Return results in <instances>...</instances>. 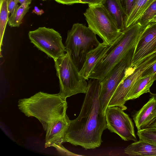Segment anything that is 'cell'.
<instances>
[{
  "instance_id": "1",
  "label": "cell",
  "mask_w": 156,
  "mask_h": 156,
  "mask_svg": "<svg viewBox=\"0 0 156 156\" xmlns=\"http://www.w3.org/2000/svg\"><path fill=\"white\" fill-rule=\"evenodd\" d=\"M100 89V80H89L80 113L76 119L70 120L65 142L85 149L100 146L102 133L107 129L105 115L102 112L99 99Z\"/></svg>"
},
{
  "instance_id": "2",
  "label": "cell",
  "mask_w": 156,
  "mask_h": 156,
  "mask_svg": "<svg viewBox=\"0 0 156 156\" xmlns=\"http://www.w3.org/2000/svg\"><path fill=\"white\" fill-rule=\"evenodd\" d=\"M18 106L27 117L37 118L45 131L48 125L66 115V98L59 93L38 92L28 98L19 100Z\"/></svg>"
},
{
  "instance_id": "3",
  "label": "cell",
  "mask_w": 156,
  "mask_h": 156,
  "mask_svg": "<svg viewBox=\"0 0 156 156\" xmlns=\"http://www.w3.org/2000/svg\"><path fill=\"white\" fill-rule=\"evenodd\" d=\"M136 23L125 29L108 47L91 72L89 78L102 80L135 47L145 28Z\"/></svg>"
},
{
  "instance_id": "4",
  "label": "cell",
  "mask_w": 156,
  "mask_h": 156,
  "mask_svg": "<svg viewBox=\"0 0 156 156\" xmlns=\"http://www.w3.org/2000/svg\"><path fill=\"white\" fill-rule=\"evenodd\" d=\"M57 76L59 80V93L65 98L76 94H86L88 83L79 73V68L73 60L70 51L54 61Z\"/></svg>"
},
{
  "instance_id": "5",
  "label": "cell",
  "mask_w": 156,
  "mask_h": 156,
  "mask_svg": "<svg viewBox=\"0 0 156 156\" xmlns=\"http://www.w3.org/2000/svg\"><path fill=\"white\" fill-rule=\"evenodd\" d=\"M100 43L96 34L89 27L77 23L74 24L68 31L65 47L70 51L79 68L80 66L82 67L88 52Z\"/></svg>"
},
{
  "instance_id": "6",
  "label": "cell",
  "mask_w": 156,
  "mask_h": 156,
  "mask_svg": "<svg viewBox=\"0 0 156 156\" xmlns=\"http://www.w3.org/2000/svg\"><path fill=\"white\" fill-rule=\"evenodd\" d=\"M83 14L88 27L102 39L104 44L110 45L121 34L102 5H88Z\"/></svg>"
},
{
  "instance_id": "7",
  "label": "cell",
  "mask_w": 156,
  "mask_h": 156,
  "mask_svg": "<svg viewBox=\"0 0 156 156\" xmlns=\"http://www.w3.org/2000/svg\"><path fill=\"white\" fill-rule=\"evenodd\" d=\"M135 48V47L131 49L109 73L100 81L99 99L102 112L104 115L112 97L130 68Z\"/></svg>"
},
{
  "instance_id": "8",
  "label": "cell",
  "mask_w": 156,
  "mask_h": 156,
  "mask_svg": "<svg viewBox=\"0 0 156 156\" xmlns=\"http://www.w3.org/2000/svg\"><path fill=\"white\" fill-rule=\"evenodd\" d=\"M28 36L31 42L36 47L54 61L66 51L61 34L52 28L39 27L30 31Z\"/></svg>"
},
{
  "instance_id": "9",
  "label": "cell",
  "mask_w": 156,
  "mask_h": 156,
  "mask_svg": "<svg viewBox=\"0 0 156 156\" xmlns=\"http://www.w3.org/2000/svg\"><path fill=\"white\" fill-rule=\"evenodd\" d=\"M156 62V52L146 57L131 70L130 68L126 76L119 84L112 97L108 107L117 106L123 111L127 108L125 105L126 96L135 83L144 72Z\"/></svg>"
},
{
  "instance_id": "10",
  "label": "cell",
  "mask_w": 156,
  "mask_h": 156,
  "mask_svg": "<svg viewBox=\"0 0 156 156\" xmlns=\"http://www.w3.org/2000/svg\"><path fill=\"white\" fill-rule=\"evenodd\" d=\"M107 129L125 141H137L133 121L128 115L117 106L107 107L105 112Z\"/></svg>"
},
{
  "instance_id": "11",
  "label": "cell",
  "mask_w": 156,
  "mask_h": 156,
  "mask_svg": "<svg viewBox=\"0 0 156 156\" xmlns=\"http://www.w3.org/2000/svg\"><path fill=\"white\" fill-rule=\"evenodd\" d=\"M156 48V22L150 23L141 34L135 47L130 68L133 69Z\"/></svg>"
},
{
  "instance_id": "12",
  "label": "cell",
  "mask_w": 156,
  "mask_h": 156,
  "mask_svg": "<svg viewBox=\"0 0 156 156\" xmlns=\"http://www.w3.org/2000/svg\"><path fill=\"white\" fill-rule=\"evenodd\" d=\"M70 120L66 114L48 125L45 130V148L54 147L58 150L66 152L62 144L65 142V135Z\"/></svg>"
},
{
  "instance_id": "13",
  "label": "cell",
  "mask_w": 156,
  "mask_h": 156,
  "mask_svg": "<svg viewBox=\"0 0 156 156\" xmlns=\"http://www.w3.org/2000/svg\"><path fill=\"white\" fill-rule=\"evenodd\" d=\"M149 93L148 101L132 115L137 130L148 127L156 119V94Z\"/></svg>"
},
{
  "instance_id": "14",
  "label": "cell",
  "mask_w": 156,
  "mask_h": 156,
  "mask_svg": "<svg viewBox=\"0 0 156 156\" xmlns=\"http://www.w3.org/2000/svg\"><path fill=\"white\" fill-rule=\"evenodd\" d=\"M102 5L113 19L119 31L122 32L126 29V16L120 0H105Z\"/></svg>"
},
{
  "instance_id": "15",
  "label": "cell",
  "mask_w": 156,
  "mask_h": 156,
  "mask_svg": "<svg viewBox=\"0 0 156 156\" xmlns=\"http://www.w3.org/2000/svg\"><path fill=\"white\" fill-rule=\"evenodd\" d=\"M108 45L100 43L96 48L87 54L84 63L79 71L80 74L86 80L99 59L105 53Z\"/></svg>"
},
{
  "instance_id": "16",
  "label": "cell",
  "mask_w": 156,
  "mask_h": 156,
  "mask_svg": "<svg viewBox=\"0 0 156 156\" xmlns=\"http://www.w3.org/2000/svg\"><path fill=\"white\" fill-rule=\"evenodd\" d=\"M156 80V73L139 78L129 90L126 98V101L138 98L144 94L149 93L151 87Z\"/></svg>"
},
{
  "instance_id": "17",
  "label": "cell",
  "mask_w": 156,
  "mask_h": 156,
  "mask_svg": "<svg viewBox=\"0 0 156 156\" xmlns=\"http://www.w3.org/2000/svg\"><path fill=\"white\" fill-rule=\"evenodd\" d=\"M124 151L129 156H156V144L139 140L128 146Z\"/></svg>"
},
{
  "instance_id": "18",
  "label": "cell",
  "mask_w": 156,
  "mask_h": 156,
  "mask_svg": "<svg viewBox=\"0 0 156 156\" xmlns=\"http://www.w3.org/2000/svg\"><path fill=\"white\" fill-rule=\"evenodd\" d=\"M154 0H135L126 19V28L136 23Z\"/></svg>"
},
{
  "instance_id": "19",
  "label": "cell",
  "mask_w": 156,
  "mask_h": 156,
  "mask_svg": "<svg viewBox=\"0 0 156 156\" xmlns=\"http://www.w3.org/2000/svg\"><path fill=\"white\" fill-rule=\"evenodd\" d=\"M30 5L23 3L20 5L9 17L8 24L11 27H18L22 23L23 19L28 11Z\"/></svg>"
},
{
  "instance_id": "20",
  "label": "cell",
  "mask_w": 156,
  "mask_h": 156,
  "mask_svg": "<svg viewBox=\"0 0 156 156\" xmlns=\"http://www.w3.org/2000/svg\"><path fill=\"white\" fill-rule=\"evenodd\" d=\"M8 1L9 0H0V51L5 31L9 18L8 7Z\"/></svg>"
},
{
  "instance_id": "21",
  "label": "cell",
  "mask_w": 156,
  "mask_h": 156,
  "mask_svg": "<svg viewBox=\"0 0 156 156\" xmlns=\"http://www.w3.org/2000/svg\"><path fill=\"white\" fill-rule=\"evenodd\" d=\"M137 135L139 140L156 144V127H149L137 130Z\"/></svg>"
},
{
  "instance_id": "22",
  "label": "cell",
  "mask_w": 156,
  "mask_h": 156,
  "mask_svg": "<svg viewBox=\"0 0 156 156\" xmlns=\"http://www.w3.org/2000/svg\"><path fill=\"white\" fill-rule=\"evenodd\" d=\"M156 15V0H154L136 23H139L142 27H145Z\"/></svg>"
},
{
  "instance_id": "23",
  "label": "cell",
  "mask_w": 156,
  "mask_h": 156,
  "mask_svg": "<svg viewBox=\"0 0 156 156\" xmlns=\"http://www.w3.org/2000/svg\"><path fill=\"white\" fill-rule=\"evenodd\" d=\"M135 0H120L122 8L126 14V19L131 11Z\"/></svg>"
},
{
  "instance_id": "24",
  "label": "cell",
  "mask_w": 156,
  "mask_h": 156,
  "mask_svg": "<svg viewBox=\"0 0 156 156\" xmlns=\"http://www.w3.org/2000/svg\"><path fill=\"white\" fill-rule=\"evenodd\" d=\"M155 73H156V62L144 72L141 77H147Z\"/></svg>"
},
{
  "instance_id": "25",
  "label": "cell",
  "mask_w": 156,
  "mask_h": 156,
  "mask_svg": "<svg viewBox=\"0 0 156 156\" xmlns=\"http://www.w3.org/2000/svg\"><path fill=\"white\" fill-rule=\"evenodd\" d=\"M18 0H9L8 10L9 14H12L19 7Z\"/></svg>"
},
{
  "instance_id": "26",
  "label": "cell",
  "mask_w": 156,
  "mask_h": 156,
  "mask_svg": "<svg viewBox=\"0 0 156 156\" xmlns=\"http://www.w3.org/2000/svg\"><path fill=\"white\" fill-rule=\"evenodd\" d=\"M105 0H80L81 3H87L88 5L95 6L102 5Z\"/></svg>"
},
{
  "instance_id": "27",
  "label": "cell",
  "mask_w": 156,
  "mask_h": 156,
  "mask_svg": "<svg viewBox=\"0 0 156 156\" xmlns=\"http://www.w3.org/2000/svg\"><path fill=\"white\" fill-rule=\"evenodd\" d=\"M59 3L66 5H71L80 3V0H54Z\"/></svg>"
},
{
  "instance_id": "28",
  "label": "cell",
  "mask_w": 156,
  "mask_h": 156,
  "mask_svg": "<svg viewBox=\"0 0 156 156\" xmlns=\"http://www.w3.org/2000/svg\"><path fill=\"white\" fill-rule=\"evenodd\" d=\"M32 13H35L38 15H41L44 13V12L43 9H39L38 7L35 6Z\"/></svg>"
},
{
  "instance_id": "29",
  "label": "cell",
  "mask_w": 156,
  "mask_h": 156,
  "mask_svg": "<svg viewBox=\"0 0 156 156\" xmlns=\"http://www.w3.org/2000/svg\"><path fill=\"white\" fill-rule=\"evenodd\" d=\"M33 0H18V3H20V5L23 3L30 4Z\"/></svg>"
},
{
  "instance_id": "30",
  "label": "cell",
  "mask_w": 156,
  "mask_h": 156,
  "mask_svg": "<svg viewBox=\"0 0 156 156\" xmlns=\"http://www.w3.org/2000/svg\"><path fill=\"white\" fill-rule=\"evenodd\" d=\"M155 22H156V15L150 20L149 23Z\"/></svg>"
},
{
  "instance_id": "31",
  "label": "cell",
  "mask_w": 156,
  "mask_h": 156,
  "mask_svg": "<svg viewBox=\"0 0 156 156\" xmlns=\"http://www.w3.org/2000/svg\"><path fill=\"white\" fill-rule=\"evenodd\" d=\"M149 127H156V119L155 120L153 123Z\"/></svg>"
},
{
  "instance_id": "32",
  "label": "cell",
  "mask_w": 156,
  "mask_h": 156,
  "mask_svg": "<svg viewBox=\"0 0 156 156\" xmlns=\"http://www.w3.org/2000/svg\"><path fill=\"white\" fill-rule=\"evenodd\" d=\"M156 52V49H155V50H154V52Z\"/></svg>"
},
{
  "instance_id": "33",
  "label": "cell",
  "mask_w": 156,
  "mask_h": 156,
  "mask_svg": "<svg viewBox=\"0 0 156 156\" xmlns=\"http://www.w3.org/2000/svg\"><path fill=\"white\" fill-rule=\"evenodd\" d=\"M43 1H45V0H42Z\"/></svg>"
}]
</instances>
